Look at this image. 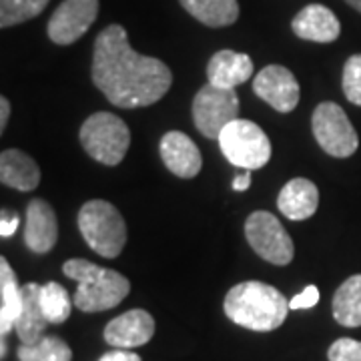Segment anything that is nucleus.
Listing matches in <instances>:
<instances>
[{
    "instance_id": "nucleus-1",
    "label": "nucleus",
    "mask_w": 361,
    "mask_h": 361,
    "mask_svg": "<svg viewBox=\"0 0 361 361\" xmlns=\"http://www.w3.org/2000/svg\"><path fill=\"white\" fill-rule=\"evenodd\" d=\"M92 82L121 109H137L161 101L171 89L173 75L155 56L133 51L127 30L111 25L94 40Z\"/></svg>"
},
{
    "instance_id": "nucleus-2",
    "label": "nucleus",
    "mask_w": 361,
    "mask_h": 361,
    "mask_svg": "<svg viewBox=\"0 0 361 361\" xmlns=\"http://www.w3.org/2000/svg\"><path fill=\"white\" fill-rule=\"evenodd\" d=\"M225 315L251 331H273L281 327L289 313L287 297L273 285L243 281L229 289L223 301Z\"/></svg>"
},
{
    "instance_id": "nucleus-3",
    "label": "nucleus",
    "mask_w": 361,
    "mask_h": 361,
    "mask_svg": "<svg viewBox=\"0 0 361 361\" xmlns=\"http://www.w3.org/2000/svg\"><path fill=\"white\" fill-rule=\"evenodd\" d=\"M63 273L78 283L73 301L75 307L85 313L113 310L130 291L125 275L115 269H104L87 259H68L63 265Z\"/></svg>"
},
{
    "instance_id": "nucleus-4",
    "label": "nucleus",
    "mask_w": 361,
    "mask_h": 361,
    "mask_svg": "<svg viewBox=\"0 0 361 361\" xmlns=\"http://www.w3.org/2000/svg\"><path fill=\"white\" fill-rule=\"evenodd\" d=\"M77 225L87 245L101 257H118L127 243V225L123 215L113 203L103 199H92L80 207Z\"/></svg>"
},
{
    "instance_id": "nucleus-5",
    "label": "nucleus",
    "mask_w": 361,
    "mask_h": 361,
    "mask_svg": "<svg viewBox=\"0 0 361 361\" xmlns=\"http://www.w3.org/2000/svg\"><path fill=\"white\" fill-rule=\"evenodd\" d=\"M78 139L89 157L106 167H115L129 151L130 130L121 116L101 111L82 123Z\"/></svg>"
},
{
    "instance_id": "nucleus-6",
    "label": "nucleus",
    "mask_w": 361,
    "mask_h": 361,
    "mask_svg": "<svg viewBox=\"0 0 361 361\" xmlns=\"http://www.w3.org/2000/svg\"><path fill=\"white\" fill-rule=\"evenodd\" d=\"M221 153L239 169H263L271 159V142L265 130L253 121L235 118L219 135Z\"/></svg>"
},
{
    "instance_id": "nucleus-7",
    "label": "nucleus",
    "mask_w": 361,
    "mask_h": 361,
    "mask_svg": "<svg viewBox=\"0 0 361 361\" xmlns=\"http://www.w3.org/2000/svg\"><path fill=\"white\" fill-rule=\"evenodd\" d=\"M311 130L323 151L337 159H348L360 147L357 133L349 116L336 103L317 104L311 116Z\"/></svg>"
},
{
    "instance_id": "nucleus-8",
    "label": "nucleus",
    "mask_w": 361,
    "mask_h": 361,
    "mask_svg": "<svg viewBox=\"0 0 361 361\" xmlns=\"http://www.w3.org/2000/svg\"><path fill=\"white\" fill-rule=\"evenodd\" d=\"M239 115V97L235 89H221L211 82L201 87L193 99V121L207 139H219L221 130Z\"/></svg>"
},
{
    "instance_id": "nucleus-9",
    "label": "nucleus",
    "mask_w": 361,
    "mask_h": 361,
    "mask_svg": "<svg viewBox=\"0 0 361 361\" xmlns=\"http://www.w3.org/2000/svg\"><path fill=\"white\" fill-rule=\"evenodd\" d=\"M245 237L259 257L273 265H289L295 247L281 221L267 211H255L245 221Z\"/></svg>"
},
{
    "instance_id": "nucleus-10",
    "label": "nucleus",
    "mask_w": 361,
    "mask_h": 361,
    "mask_svg": "<svg viewBox=\"0 0 361 361\" xmlns=\"http://www.w3.org/2000/svg\"><path fill=\"white\" fill-rule=\"evenodd\" d=\"M99 0H65L49 20V39L56 44L77 42L97 20Z\"/></svg>"
},
{
    "instance_id": "nucleus-11",
    "label": "nucleus",
    "mask_w": 361,
    "mask_h": 361,
    "mask_svg": "<svg viewBox=\"0 0 361 361\" xmlns=\"http://www.w3.org/2000/svg\"><path fill=\"white\" fill-rule=\"evenodd\" d=\"M253 90L261 101L279 113H291L299 104V82L289 68L281 65L265 66L253 78Z\"/></svg>"
},
{
    "instance_id": "nucleus-12",
    "label": "nucleus",
    "mask_w": 361,
    "mask_h": 361,
    "mask_svg": "<svg viewBox=\"0 0 361 361\" xmlns=\"http://www.w3.org/2000/svg\"><path fill=\"white\" fill-rule=\"evenodd\" d=\"M104 341L116 349H135L155 336V319L149 311L130 310L106 323Z\"/></svg>"
},
{
    "instance_id": "nucleus-13",
    "label": "nucleus",
    "mask_w": 361,
    "mask_h": 361,
    "mask_svg": "<svg viewBox=\"0 0 361 361\" xmlns=\"http://www.w3.org/2000/svg\"><path fill=\"white\" fill-rule=\"evenodd\" d=\"M159 153L165 167L180 179H193L203 167V157L191 137L180 130L167 133L159 142Z\"/></svg>"
},
{
    "instance_id": "nucleus-14",
    "label": "nucleus",
    "mask_w": 361,
    "mask_h": 361,
    "mask_svg": "<svg viewBox=\"0 0 361 361\" xmlns=\"http://www.w3.org/2000/svg\"><path fill=\"white\" fill-rule=\"evenodd\" d=\"M59 239V223L56 213L44 199H32L26 207V225H25V245L37 253L44 255Z\"/></svg>"
},
{
    "instance_id": "nucleus-15",
    "label": "nucleus",
    "mask_w": 361,
    "mask_h": 361,
    "mask_svg": "<svg viewBox=\"0 0 361 361\" xmlns=\"http://www.w3.org/2000/svg\"><path fill=\"white\" fill-rule=\"evenodd\" d=\"M253 75V61L249 54L235 51L215 52L207 65V80L221 89H235Z\"/></svg>"
},
{
    "instance_id": "nucleus-16",
    "label": "nucleus",
    "mask_w": 361,
    "mask_h": 361,
    "mask_svg": "<svg viewBox=\"0 0 361 361\" xmlns=\"http://www.w3.org/2000/svg\"><path fill=\"white\" fill-rule=\"evenodd\" d=\"M291 28L299 39L313 42H334L341 32L337 16L323 4H310L297 14Z\"/></svg>"
},
{
    "instance_id": "nucleus-17",
    "label": "nucleus",
    "mask_w": 361,
    "mask_h": 361,
    "mask_svg": "<svg viewBox=\"0 0 361 361\" xmlns=\"http://www.w3.org/2000/svg\"><path fill=\"white\" fill-rule=\"evenodd\" d=\"M277 207L287 219L305 221L315 215L319 207V191L313 180L297 177L291 179L279 193Z\"/></svg>"
},
{
    "instance_id": "nucleus-18",
    "label": "nucleus",
    "mask_w": 361,
    "mask_h": 361,
    "mask_svg": "<svg viewBox=\"0 0 361 361\" xmlns=\"http://www.w3.org/2000/svg\"><path fill=\"white\" fill-rule=\"evenodd\" d=\"M0 180L16 191H35L40 183V169L32 157L18 149H6L0 155Z\"/></svg>"
},
{
    "instance_id": "nucleus-19",
    "label": "nucleus",
    "mask_w": 361,
    "mask_h": 361,
    "mask_svg": "<svg viewBox=\"0 0 361 361\" xmlns=\"http://www.w3.org/2000/svg\"><path fill=\"white\" fill-rule=\"evenodd\" d=\"M49 319L40 305V285L26 283L23 285V310L16 319L14 331L20 339V343L30 345L44 337V329Z\"/></svg>"
},
{
    "instance_id": "nucleus-20",
    "label": "nucleus",
    "mask_w": 361,
    "mask_h": 361,
    "mask_svg": "<svg viewBox=\"0 0 361 361\" xmlns=\"http://www.w3.org/2000/svg\"><path fill=\"white\" fill-rule=\"evenodd\" d=\"M23 310V287L8 261L0 259V337H6L16 325Z\"/></svg>"
},
{
    "instance_id": "nucleus-21",
    "label": "nucleus",
    "mask_w": 361,
    "mask_h": 361,
    "mask_svg": "<svg viewBox=\"0 0 361 361\" xmlns=\"http://www.w3.org/2000/svg\"><path fill=\"white\" fill-rule=\"evenodd\" d=\"M179 2L199 23L213 28L229 26L239 18L237 0H179Z\"/></svg>"
},
{
    "instance_id": "nucleus-22",
    "label": "nucleus",
    "mask_w": 361,
    "mask_h": 361,
    "mask_svg": "<svg viewBox=\"0 0 361 361\" xmlns=\"http://www.w3.org/2000/svg\"><path fill=\"white\" fill-rule=\"evenodd\" d=\"M334 317L343 327H361V275H351L334 295Z\"/></svg>"
},
{
    "instance_id": "nucleus-23",
    "label": "nucleus",
    "mask_w": 361,
    "mask_h": 361,
    "mask_svg": "<svg viewBox=\"0 0 361 361\" xmlns=\"http://www.w3.org/2000/svg\"><path fill=\"white\" fill-rule=\"evenodd\" d=\"M20 361H73V351L61 337L44 336L37 343L18 348Z\"/></svg>"
},
{
    "instance_id": "nucleus-24",
    "label": "nucleus",
    "mask_w": 361,
    "mask_h": 361,
    "mask_svg": "<svg viewBox=\"0 0 361 361\" xmlns=\"http://www.w3.org/2000/svg\"><path fill=\"white\" fill-rule=\"evenodd\" d=\"M40 305H42V311H44L49 323H54V325L65 323L73 310L68 291L56 281L40 285Z\"/></svg>"
},
{
    "instance_id": "nucleus-25",
    "label": "nucleus",
    "mask_w": 361,
    "mask_h": 361,
    "mask_svg": "<svg viewBox=\"0 0 361 361\" xmlns=\"http://www.w3.org/2000/svg\"><path fill=\"white\" fill-rule=\"evenodd\" d=\"M49 0H0V26L20 25L39 16L47 8Z\"/></svg>"
},
{
    "instance_id": "nucleus-26",
    "label": "nucleus",
    "mask_w": 361,
    "mask_h": 361,
    "mask_svg": "<svg viewBox=\"0 0 361 361\" xmlns=\"http://www.w3.org/2000/svg\"><path fill=\"white\" fill-rule=\"evenodd\" d=\"M341 87L349 103L361 106V54H353L348 59L343 66Z\"/></svg>"
},
{
    "instance_id": "nucleus-27",
    "label": "nucleus",
    "mask_w": 361,
    "mask_h": 361,
    "mask_svg": "<svg viewBox=\"0 0 361 361\" xmlns=\"http://www.w3.org/2000/svg\"><path fill=\"white\" fill-rule=\"evenodd\" d=\"M329 361H361V341L341 337L329 345L327 351Z\"/></svg>"
},
{
    "instance_id": "nucleus-28",
    "label": "nucleus",
    "mask_w": 361,
    "mask_h": 361,
    "mask_svg": "<svg viewBox=\"0 0 361 361\" xmlns=\"http://www.w3.org/2000/svg\"><path fill=\"white\" fill-rule=\"evenodd\" d=\"M319 303V289L315 285H307L301 293H297L291 301H289V310H311Z\"/></svg>"
},
{
    "instance_id": "nucleus-29",
    "label": "nucleus",
    "mask_w": 361,
    "mask_h": 361,
    "mask_svg": "<svg viewBox=\"0 0 361 361\" xmlns=\"http://www.w3.org/2000/svg\"><path fill=\"white\" fill-rule=\"evenodd\" d=\"M18 223L20 217L18 213L13 209H2V215H0V235L6 239V237H13L16 229H18Z\"/></svg>"
},
{
    "instance_id": "nucleus-30",
    "label": "nucleus",
    "mask_w": 361,
    "mask_h": 361,
    "mask_svg": "<svg viewBox=\"0 0 361 361\" xmlns=\"http://www.w3.org/2000/svg\"><path fill=\"white\" fill-rule=\"evenodd\" d=\"M99 361H142L135 351H129V349H113L109 353H104L103 357Z\"/></svg>"
},
{
    "instance_id": "nucleus-31",
    "label": "nucleus",
    "mask_w": 361,
    "mask_h": 361,
    "mask_svg": "<svg viewBox=\"0 0 361 361\" xmlns=\"http://www.w3.org/2000/svg\"><path fill=\"white\" fill-rule=\"evenodd\" d=\"M251 187V171H245L243 175H239V177H235L233 179V191H247Z\"/></svg>"
},
{
    "instance_id": "nucleus-32",
    "label": "nucleus",
    "mask_w": 361,
    "mask_h": 361,
    "mask_svg": "<svg viewBox=\"0 0 361 361\" xmlns=\"http://www.w3.org/2000/svg\"><path fill=\"white\" fill-rule=\"evenodd\" d=\"M8 116H11V103L6 97L0 99V130H4L6 123H8Z\"/></svg>"
},
{
    "instance_id": "nucleus-33",
    "label": "nucleus",
    "mask_w": 361,
    "mask_h": 361,
    "mask_svg": "<svg viewBox=\"0 0 361 361\" xmlns=\"http://www.w3.org/2000/svg\"><path fill=\"white\" fill-rule=\"evenodd\" d=\"M345 2H348L349 6H353L357 13H361V0H345Z\"/></svg>"
}]
</instances>
